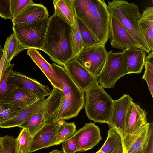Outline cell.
I'll return each instance as SVG.
<instances>
[{
  "label": "cell",
  "mask_w": 153,
  "mask_h": 153,
  "mask_svg": "<svg viewBox=\"0 0 153 153\" xmlns=\"http://www.w3.org/2000/svg\"><path fill=\"white\" fill-rule=\"evenodd\" d=\"M71 25L55 14L49 17L44 43L41 49L56 63L64 67L74 59Z\"/></svg>",
  "instance_id": "obj_1"
},
{
  "label": "cell",
  "mask_w": 153,
  "mask_h": 153,
  "mask_svg": "<svg viewBox=\"0 0 153 153\" xmlns=\"http://www.w3.org/2000/svg\"><path fill=\"white\" fill-rule=\"evenodd\" d=\"M76 16L105 45L108 39L110 14L104 0H74Z\"/></svg>",
  "instance_id": "obj_2"
},
{
  "label": "cell",
  "mask_w": 153,
  "mask_h": 153,
  "mask_svg": "<svg viewBox=\"0 0 153 153\" xmlns=\"http://www.w3.org/2000/svg\"><path fill=\"white\" fill-rule=\"evenodd\" d=\"M50 65L61 81L63 93V101L55 120L56 123L78 115L85 105L84 92L76 84L64 67L54 63Z\"/></svg>",
  "instance_id": "obj_3"
},
{
  "label": "cell",
  "mask_w": 153,
  "mask_h": 153,
  "mask_svg": "<svg viewBox=\"0 0 153 153\" xmlns=\"http://www.w3.org/2000/svg\"><path fill=\"white\" fill-rule=\"evenodd\" d=\"M107 6L110 14L117 19L141 48L147 53L151 51L138 31V22L141 16L138 7L123 0L108 1Z\"/></svg>",
  "instance_id": "obj_4"
},
{
  "label": "cell",
  "mask_w": 153,
  "mask_h": 153,
  "mask_svg": "<svg viewBox=\"0 0 153 153\" xmlns=\"http://www.w3.org/2000/svg\"><path fill=\"white\" fill-rule=\"evenodd\" d=\"M85 109L88 118L95 123H109L113 100L97 82L85 91Z\"/></svg>",
  "instance_id": "obj_5"
},
{
  "label": "cell",
  "mask_w": 153,
  "mask_h": 153,
  "mask_svg": "<svg viewBox=\"0 0 153 153\" xmlns=\"http://www.w3.org/2000/svg\"><path fill=\"white\" fill-rule=\"evenodd\" d=\"M49 17L27 25L13 24L12 28L16 38L26 49L41 50L43 47Z\"/></svg>",
  "instance_id": "obj_6"
},
{
  "label": "cell",
  "mask_w": 153,
  "mask_h": 153,
  "mask_svg": "<svg viewBox=\"0 0 153 153\" xmlns=\"http://www.w3.org/2000/svg\"><path fill=\"white\" fill-rule=\"evenodd\" d=\"M128 74L125 56L123 51L108 52L104 67L96 79L104 88H113L117 80Z\"/></svg>",
  "instance_id": "obj_7"
},
{
  "label": "cell",
  "mask_w": 153,
  "mask_h": 153,
  "mask_svg": "<svg viewBox=\"0 0 153 153\" xmlns=\"http://www.w3.org/2000/svg\"><path fill=\"white\" fill-rule=\"evenodd\" d=\"M108 52L102 44L83 48L74 58L96 78L104 65Z\"/></svg>",
  "instance_id": "obj_8"
},
{
  "label": "cell",
  "mask_w": 153,
  "mask_h": 153,
  "mask_svg": "<svg viewBox=\"0 0 153 153\" xmlns=\"http://www.w3.org/2000/svg\"><path fill=\"white\" fill-rule=\"evenodd\" d=\"M108 39L112 47L123 51L135 47L142 48L117 19L111 15L110 19Z\"/></svg>",
  "instance_id": "obj_9"
},
{
  "label": "cell",
  "mask_w": 153,
  "mask_h": 153,
  "mask_svg": "<svg viewBox=\"0 0 153 153\" xmlns=\"http://www.w3.org/2000/svg\"><path fill=\"white\" fill-rule=\"evenodd\" d=\"M8 83L17 88H24L31 91L39 99L49 96L51 93L49 87L42 85L35 79L19 72L12 70L7 79Z\"/></svg>",
  "instance_id": "obj_10"
},
{
  "label": "cell",
  "mask_w": 153,
  "mask_h": 153,
  "mask_svg": "<svg viewBox=\"0 0 153 153\" xmlns=\"http://www.w3.org/2000/svg\"><path fill=\"white\" fill-rule=\"evenodd\" d=\"M74 134L79 152L85 151L92 149L102 139L100 128L92 122L86 123Z\"/></svg>",
  "instance_id": "obj_11"
},
{
  "label": "cell",
  "mask_w": 153,
  "mask_h": 153,
  "mask_svg": "<svg viewBox=\"0 0 153 153\" xmlns=\"http://www.w3.org/2000/svg\"><path fill=\"white\" fill-rule=\"evenodd\" d=\"M133 99L129 95L123 94L120 98L114 100L109 123V126L114 128L123 137L126 118L129 105Z\"/></svg>",
  "instance_id": "obj_12"
},
{
  "label": "cell",
  "mask_w": 153,
  "mask_h": 153,
  "mask_svg": "<svg viewBox=\"0 0 153 153\" xmlns=\"http://www.w3.org/2000/svg\"><path fill=\"white\" fill-rule=\"evenodd\" d=\"M64 67L76 84L84 92L97 82L96 78L74 59L70 60Z\"/></svg>",
  "instance_id": "obj_13"
},
{
  "label": "cell",
  "mask_w": 153,
  "mask_h": 153,
  "mask_svg": "<svg viewBox=\"0 0 153 153\" xmlns=\"http://www.w3.org/2000/svg\"><path fill=\"white\" fill-rule=\"evenodd\" d=\"M57 129V122L45 124L32 137L30 153L56 145Z\"/></svg>",
  "instance_id": "obj_14"
},
{
  "label": "cell",
  "mask_w": 153,
  "mask_h": 153,
  "mask_svg": "<svg viewBox=\"0 0 153 153\" xmlns=\"http://www.w3.org/2000/svg\"><path fill=\"white\" fill-rule=\"evenodd\" d=\"M49 17L47 8L42 4L34 2L28 5L16 18L12 20L13 24L27 25Z\"/></svg>",
  "instance_id": "obj_15"
},
{
  "label": "cell",
  "mask_w": 153,
  "mask_h": 153,
  "mask_svg": "<svg viewBox=\"0 0 153 153\" xmlns=\"http://www.w3.org/2000/svg\"><path fill=\"white\" fill-rule=\"evenodd\" d=\"M147 123L145 111L139 105L132 101L126 115L123 136L133 133Z\"/></svg>",
  "instance_id": "obj_16"
},
{
  "label": "cell",
  "mask_w": 153,
  "mask_h": 153,
  "mask_svg": "<svg viewBox=\"0 0 153 153\" xmlns=\"http://www.w3.org/2000/svg\"><path fill=\"white\" fill-rule=\"evenodd\" d=\"M149 124L147 123L133 133L123 136L125 153H134L143 149L148 137Z\"/></svg>",
  "instance_id": "obj_17"
},
{
  "label": "cell",
  "mask_w": 153,
  "mask_h": 153,
  "mask_svg": "<svg viewBox=\"0 0 153 153\" xmlns=\"http://www.w3.org/2000/svg\"><path fill=\"white\" fill-rule=\"evenodd\" d=\"M27 54L41 69L53 88L62 91L61 81L54 71L51 65L39 53V50L35 48L27 49Z\"/></svg>",
  "instance_id": "obj_18"
},
{
  "label": "cell",
  "mask_w": 153,
  "mask_h": 153,
  "mask_svg": "<svg viewBox=\"0 0 153 153\" xmlns=\"http://www.w3.org/2000/svg\"><path fill=\"white\" fill-rule=\"evenodd\" d=\"M38 99V97L29 90L24 88H16L0 102L24 108L31 105Z\"/></svg>",
  "instance_id": "obj_19"
},
{
  "label": "cell",
  "mask_w": 153,
  "mask_h": 153,
  "mask_svg": "<svg viewBox=\"0 0 153 153\" xmlns=\"http://www.w3.org/2000/svg\"><path fill=\"white\" fill-rule=\"evenodd\" d=\"M63 98L62 91L53 88L50 95L46 99L44 105V117L45 124L55 123L56 115Z\"/></svg>",
  "instance_id": "obj_20"
},
{
  "label": "cell",
  "mask_w": 153,
  "mask_h": 153,
  "mask_svg": "<svg viewBox=\"0 0 153 153\" xmlns=\"http://www.w3.org/2000/svg\"><path fill=\"white\" fill-rule=\"evenodd\" d=\"M138 31L151 51L153 50V7L143 11L138 22Z\"/></svg>",
  "instance_id": "obj_21"
},
{
  "label": "cell",
  "mask_w": 153,
  "mask_h": 153,
  "mask_svg": "<svg viewBox=\"0 0 153 153\" xmlns=\"http://www.w3.org/2000/svg\"><path fill=\"white\" fill-rule=\"evenodd\" d=\"M123 51L125 56L128 74L140 73L144 65L147 52L138 47L131 48Z\"/></svg>",
  "instance_id": "obj_22"
},
{
  "label": "cell",
  "mask_w": 153,
  "mask_h": 153,
  "mask_svg": "<svg viewBox=\"0 0 153 153\" xmlns=\"http://www.w3.org/2000/svg\"><path fill=\"white\" fill-rule=\"evenodd\" d=\"M46 99H38L31 105L22 108L15 116L0 124V128L19 127L34 114L45 103Z\"/></svg>",
  "instance_id": "obj_23"
},
{
  "label": "cell",
  "mask_w": 153,
  "mask_h": 153,
  "mask_svg": "<svg viewBox=\"0 0 153 153\" xmlns=\"http://www.w3.org/2000/svg\"><path fill=\"white\" fill-rule=\"evenodd\" d=\"M109 127L107 139L99 150L104 153H125L121 136L114 128Z\"/></svg>",
  "instance_id": "obj_24"
},
{
  "label": "cell",
  "mask_w": 153,
  "mask_h": 153,
  "mask_svg": "<svg viewBox=\"0 0 153 153\" xmlns=\"http://www.w3.org/2000/svg\"><path fill=\"white\" fill-rule=\"evenodd\" d=\"M74 0H53L54 14L59 16L72 25L76 17Z\"/></svg>",
  "instance_id": "obj_25"
},
{
  "label": "cell",
  "mask_w": 153,
  "mask_h": 153,
  "mask_svg": "<svg viewBox=\"0 0 153 153\" xmlns=\"http://www.w3.org/2000/svg\"><path fill=\"white\" fill-rule=\"evenodd\" d=\"M45 101L34 114L19 126L22 128H28L32 137L45 124L44 117V105Z\"/></svg>",
  "instance_id": "obj_26"
},
{
  "label": "cell",
  "mask_w": 153,
  "mask_h": 153,
  "mask_svg": "<svg viewBox=\"0 0 153 153\" xmlns=\"http://www.w3.org/2000/svg\"><path fill=\"white\" fill-rule=\"evenodd\" d=\"M56 145H59L72 136L76 131V127L74 122L67 123L64 120L57 122Z\"/></svg>",
  "instance_id": "obj_27"
},
{
  "label": "cell",
  "mask_w": 153,
  "mask_h": 153,
  "mask_svg": "<svg viewBox=\"0 0 153 153\" xmlns=\"http://www.w3.org/2000/svg\"><path fill=\"white\" fill-rule=\"evenodd\" d=\"M32 139L28 129L22 128L15 139V153H30Z\"/></svg>",
  "instance_id": "obj_28"
},
{
  "label": "cell",
  "mask_w": 153,
  "mask_h": 153,
  "mask_svg": "<svg viewBox=\"0 0 153 153\" xmlns=\"http://www.w3.org/2000/svg\"><path fill=\"white\" fill-rule=\"evenodd\" d=\"M9 42L7 45L4 68L10 64V62L15 56L20 52L26 48L20 44L14 33L8 37Z\"/></svg>",
  "instance_id": "obj_29"
},
{
  "label": "cell",
  "mask_w": 153,
  "mask_h": 153,
  "mask_svg": "<svg viewBox=\"0 0 153 153\" xmlns=\"http://www.w3.org/2000/svg\"><path fill=\"white\" fill-rule=\"evenodd\" d=\"M14 64H10L4 68L0 80V102L14 89L16 88L13 84L8 82V77L10 71L13 70Z\"/></svg>",
  "instance_id": "obj_30"
},
{
  "label": "cell",
  "mask_w": 153,
  "mask_h": 153,
  "mask_svg": "<svg viewBox=\"0 0 153 153\" xmlns=\"http://www.w3.org/2000/svg\"><path fill=\"white\" fill-rule=\"evenodd\" d=\"M144 65L145 71L142 79L147 84L152 97H153V51H152L145 57Z\"/></svg>",
  "instance_id": "obj_31"
},
{
  "label": "cell",
  "mask_w": 153,
  "mask_h": 153,
  "mask_svg": "<svg viewBox=\"0 0 153 153\" xmlns=\"http://www.w3.org/2000/svg\"><path fill=\"white\" fill-rule=\"evenodd\" d=\"M76 19L78 29L83 41V48L101 44L95 37L83 22L78 18L76 17Z\"/></svg>",
  "instance_id": "obj_32"
},
{
  "label": "cell",
  "mask_w": 153,
  "mask_h": 153,
  "mask_svg": "<svg viewBox=\"0 0 153 153\" xmlns=\"http://www.w3.org/2000/svg\"><path fill=\"white\" fill-rule=\"evenodd\" d=\"M71 34L74 59L84 48L83 41L78 29L76 18L73 24L71 25Z\"/></svg>",
  "instance_id": "obj_33"
},
{
  "label": "cell",
  "mask_w": 153,
  "mask_h": 153,
  "mask_svg": "<svg viewBox=\"0 0 153 153\" xmlns=\"http://www.w3.org/2000/svg\"><path fill=\"white\" fill-rule=\"evenodd\" d=\"M22 108L0 102V124L15 116Z\"/></svg>",
  "instance_id": "obj_34"
},
{
  "label": "cell",
  "mask_w": 153,
  "mask_h": 153,
  "mask_svg": "<svg viewBox=\"0 0 153 153\" xmlns=\"http://www.w3.org/2000/svg\"><path fill=\"white\" fill-rule=\"evenodd\" d=\"M33 2L32 0H10L12 20L19 15L28 5Z\"/></svg>",
  "instance_id": "obj_35"
},
{
  "label": "cell",
  "mask_w": 153,
  "mask_h": 153,
  "mask_svg": "<svg viewBox=\"0 0 153 153\" xmlns=\"http://www.w3.org/2000/svg\"><path fill=\"white\" fill-rule=\"evenodd\" d=\"M1 149L0 153H16L15 139L11 136L5 135L0 137Z\"/></svg>",
  "instance_id": "obj_36"
},
{
  "label": "cell",
  "mask_w": 153,
  "mask_h": 153,
  "mask_svg": "<svg viewBox=\"0 0 153 153\" xmlns=\"http://www.w3.org/2000/svg\"><path fill=\"white\" fill-rule=\"evenodd\" d=\"M64 153H75L77 152L75 136L74 134L62 143Z\"/></svg>",
  "instance_id": "obj_37"
},
{
  "label": "cell",
  "mask_w": 153,
  "mask_h": 153,
  "mask_svg": "<svg viewBox=\"0 0 153 153\" xmlns=\"http://www.w3.org/2000/svg\"><path fill=\"white\" fill-rule=\"evenodd\" d=\"M10 0H0V17L6 20H12L13 18L10 9Z\"/></svg>",
  "instance_id": "obj_38"
},
{
  "label": "cell",
  "mask_w": 153,
  "mask_h": 153,
  "mask_svg": "<svg viewBox=\"0 0 153 153\" xmlns=\"http://www.w3.org/2000/svg\"><path fill=\"white\" fill-rule=\"evenodd\" d=\"M144 153H153V123H150L148 139L143 146Z\"/></svg>",
  "instance_id": "obj_39"
},
{
  "label": "cell",
  "mask_w": 153,
  "mask_h": 153,
  "mask_svg": "<svg viewBox=\"0 0 153 153\" xmlns=\"http://www.w3.org/2000/svg\"><path fill=\"white\" fill-rule=\"evenodd\" d=\"M9 42V38H7L5 42L4 48H3V53L2 56L0 60V80L1 79L2 72L4 68V64L5 59V56L7 45Z\"/></svg>",
  "instance_id": "obj_40"
},
{
  "label": "cell",
  "mask_w": 153,
  "mask_h": 153,
  "mask_svg": "<svg viewBox=\"0 0 153 153\" xmlns=\"http://www.w3.org/2000/svg\"><path fill=\"white\" fill-rule=\"evenodd\" d=\"M3 53V49L2 48L1 45H0V60L2 56Z\"/></svg>",
  "instance_id": "obj_41"
},
{
  "label": "cell",
  "mask_w": 153,
  "mask_h": 153,
  "mask_svg": "<svg viewBox=\"0 0 153 153\" xmlns=\"http://www.w3.org/2000/svg\"><path fill=\"white\" fill-rule=\"evenodd\" d=\"M48 153H62V152L58 149H55Z\"/></svg>",
  "instance_id": "obj_42"
},
{
  "label": "cell",
  "mask_w": 153,
  "mask_h": 153,
  "mask_svg": "<svg viewBox=\"0 0 153 153\" xmlns=\"http://www.w3.org/2000/svg\"><path fill=\"white\" fill-rule=\"evenodd\" d=\"M134 153H144V150L143 149L140 150Z\"/></svg>",
  "instance_id": "obj_43"
},
{
  "label": "cell",
  "mask_w": 153,
  "mask_h": 153,
  "mask_svg": "<svg viewBox=\"0 0 153 153\" xmlns=\"http://www.w3.org/2000/svg\"><path fill=\"white\" fill-rule=\"evenodd\" d=\"M95 153H104L101 151H100V150H99L98 151H97Z\"/></svg>",
  "instance_id": "obj_44"
},
{
  "label": "cell",
  "mask_w": 153,
  "mask_h": 153,
  "mask_svg": "<svg viewBox=\"0 0 153 153\" xmlns=\"http://www.w3.org/2000/svg\"><path fill=\"white\" fill-rule=\"evenodd\" d=\"M1 140L0 139V153L1 151Z\"/></svg>",
  "instance_id": "obj_45"
}]
</instances>
